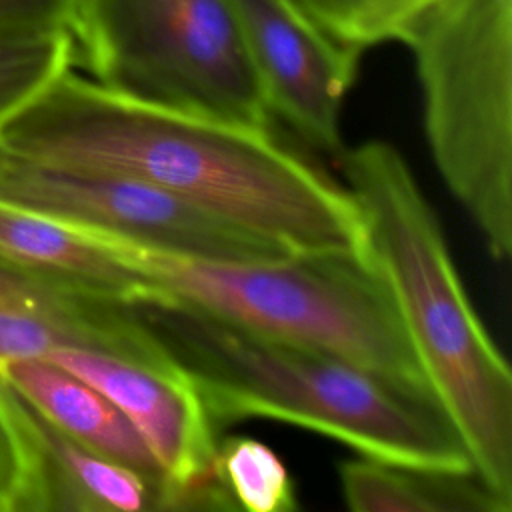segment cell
Instances as JSON below:
<instances>
[{"label":"cell","mask_w":512,"mask_h":512,"mask_svg":"<svg viewBox=\"0 0 512 512\" xmlns=\"http://www.w3.org/2000/svg\"><path fill=\"white\" fill-rule=\"evenodd\" d=\"M338 44L362 54L398 40L402 28L434 0H296Z\"/></svg>","instance_id":"obj_17"},{"label":"cell","mask_w":512,"mask_h":512,"mask_svg":"<svg viewBox=\"0 0 512 512\" xmlns=\"http://www.w3.org/2000/svg\"><path fill=\"white\" fill-rule=\"evenodd\" d=\"M0 260L72 290L136 302L134 270L88 232L0 200Z\"/></svg>","instance_id":"obj_12"},{"label":"cell","mask_w":512,"mask_h":512,"mask_svg":"<svg viewBox=\"0 0 512 512\" xmlns=\"http://www.w3.org/2000/svg\"><path fill=\"white\" fill-rule=\"evenodd\" d=\"M134 310L192 384L216 432L238 420L270 418L340 440L362 456L474 470L436 406L342 358L160 298L136 300Z\"/></svg>","instance_id":"obj_3"},{"label":"cell","mask_w":512,"mask_h":512,"mask_svg":"<svg viewBox=\"0 0 512 512\" xmlns=\"http://www.w3.org/2000/svg\"><path fill=\"white\" fill-rule=\"evenodd\" d=\"M434 164L488 252L512 250V0H434L400 32Z\"/></svg>","instance_id":"obj_5"},{"label":"cell","mask_w":512,"mask_h":512,"mask_svg":"<svg viewBox=\"0 0 512 512\" xmlns=\"http://www.w3.org/2000/svg\"><path fill=\"white\" fill-rule=\"evenodd\" d=\"M102 240L134 270L138 300L176 302L332 354L438 408L394 300L366 254L314 252L216 262Z\"/></svg>","instance_id":"obj_4"},{"label":"cell","mask_w":512,"mask_h":512,"mask_svg":"<svg viewBox=\"0 0 512 512\" xmlns=\"http://www.w3.org/2000/svg\"><path fill=\"white\" fill-rule=\"evenodd\" d=\"M0 382L76 442L164 486L162 472L138 430L88 382L42 358L6 364L0 368Z\"/></svg>","instance_id":"obj_13"},{"label":"cell","mask_w":512,"mask_h":512,"mask_svg":"<svg viewBox=\"0 0 512 512\" xmlns=\"http://www.w3.org/2000/svg\"><path fill=\"white\" fill-rule=\"evenodd\" d=\"M344 502L354 512H510L476 470H432L354 458L338 468Z\"/></svg>","instance_id":"obj_14"},{"label":"cell","mask_w":512,"mask_h":512,"mask_svg":"<svg viewBox=\"0 0 512 512\" xmlns=\"http://www.w3.org/2000/svg\"><path fill=\"white\" fill-rule=\"evenodd\" d=\"M0 146L142 180L290 254H364L362 222L344 184L266 126L134 100L72 66L4 124Z\"/></svg>","instance_id":"obj_1"},{"label":"cell","mask_w":512,"mask_h":512,"mask_svg":"<svg viewBox=\"0 0 512 512\" xmlns=\"http://www.w3.org/2000/svg\"><path fill=\"white\" fill-rule=\"evenodd\" d=\"M80 0H0V38L72 34Z\"/></svg>","instance_id":"obj_18"},{"label":"cell","mask_w":512,"mask_h":512,"mask_svg":"<svg viewBox=\"0 0 512 512\" xmlns=\"http://www.w3.org/2000/svg\"><path fill=\"white\" fill-rule=\"evenodd\" d=\"M74 62L72 34L0 38V130L34 94Z\"/></svg>","instance_id":"obj_16"},{"label":"cell","mask_w":512,"mask_h":512,"mask_svg":"<svg viewBox=\"0 0 512 512\" xmlns=\"http://www.w3.org/2000/svg\"><path fill=\"white\" fill-rule=\"evenodd\" d=\"M62 348L174 366L132 302L72 290L0 260V368L16 360H48Z\"/></svg>","instance_id":"obj_10"},{"label":"cell","mask_w":512,"mask_h":512,"mask_svg":"<svg viewBox=\"0 0 512 512\" xmlns=\"http://www.w3.org/2000/svg\"><path fill=\"white\" fill-rule=\"evenodd\" d=\"M48 362L94 386L132 422L162 472L164 512L234 510L214 480L216 428L176 366L88 348H62Z\"/></svg>","instance_id":"obj_8"},{"label":"cell","mask_w":512,"mask_h":512,"mask_svg":"<svg viewBox=\"0 0 512 512\" xmlns=\"http://www.w3.org/2000/svg\"><path fill=\"white\" fill-rule=\"evenodd\" d=\"M20 436L26 480L18 512L162 510V484L76 442L0 382Z\"/></svg>","instance_id":"obj_11"},{"label":"cell","mask_w":512,"mask_h":512,"mask_svg":"<svg viewBox=\"0 0 512 512\" xmlns=\"http://www.w3.org/2000/svg\"><path fill=\"white\" fill-rule=\"evenodd\" d=\"M26 480L20 436L0 392V512H18Z\"/></svg>","instance_id":"obj_19"},{"label":"cell","mask_w":512,"mask_h":512,"mask_svg":"<svg viewBox=\"0 0 512 512\" xmlns=\"http://www.w3.org/2000/svg\"><path fill=\"white\" fill-rule=\"evenodd\" d=\"M0 200L100 238L182 258L258 262L290 256L284 248L142 180L42 162L2 146Z\"/></svg>","instance_id":"obj_7"},{"label":"cell","mask_w":512,"mask_h":512,"mask_svg":"<svg viewBox=\"0 0 512 512\" xmlns=\"http://www.w3.org/2000/svg\"><path fill=\"white\" fill-rule=\"evenodd\" d=\"M214 480L232 502L246 512H294L298 496L282 458L264 442L228 436L216 444Z\"/></svg>","instance_id":"obj_15"},{"label":"cell","mask_w":512,"mask_h":512,"mask_svg":"<svg viewBox=\"0 0 512 512\" xmlns=\"http://www.w3.org/2000/svg\"><path fill=\"white\" fill-rule=\"evenodd\" d=\"M72 38L74 56L112 92L268 128L228 0H80Z\"/></svg>","instance_id":"obj_6"},{"label":"cell","mask_w":512,"mask_h":512,"mask_svg":"<svg viewBox=\"0 0 512 512\" xmlns=\"http://www.w3.org/2000/svg\"><path fill=\"white\" fill-rule=\"evenodd\" d=\"M364 236L432 396L476 474L512 506V374L468 300L436 212L388 142L338 156Z\"/></svg>","instance_id":"obj_2"},{"label":"cell","mask_w":512,"mask_h":512,"mask_svg":"<svg viewBox=\"0 0 512 512\" xmlns=\"http://www.w3.org/2000/svg\"><path fill=\"white\" fill-rule=\"evenodd\" d=\"M270 116L310 146L340 154V110L360 54L330 38L296 0H228Z\"/></svg>","instance_id":"obj_9"}]
</instances>
